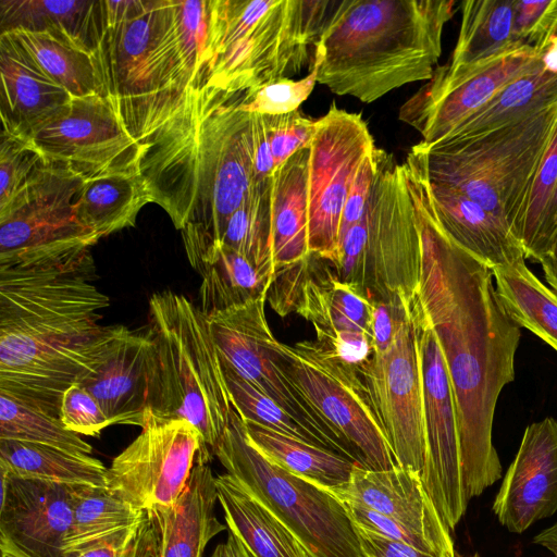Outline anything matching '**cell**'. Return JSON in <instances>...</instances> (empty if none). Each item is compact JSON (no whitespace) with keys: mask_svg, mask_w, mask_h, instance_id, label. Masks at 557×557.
Here are the masks:
<instances>
[{"mask_svg":"<svg viewBox=\"0 0 557 557\" xmlns=\"http://www.w3.org/2000/svg\"><path fill=\"white\" fill-rule=\"evenodd\" d=\"M492 273L510 320L557 351V294L533 274L525 260L492 269Z\"/></svg>","mask_w":557,"mask_h":557,"instance_id":"obj_36","label":"cell"},{"mask_svg":"<svg viewBox=\"0 0 557 557\" xmlns=\"http://www.w3.org/2000/svg\"><path fill=\"white\" fill-rule=\"evenodd\" d=\"M1 557H27L10 544L0 541Z\"/></svg>","mask_w":557,"mask_h":557,"instance_id":"obj_59","label":"cell"},{"mask_svg":"<svg viewBox=\"0 0 557 557\" xmlns=\"http://www.w3.org/2000/svg\"><path fill=\"white\" fill-rule=\"evenodd\" d=\"M454 0L333 1L314 47L317 83L371 103L404 85L430 81Z\"/></svg>","mask_w":557,"mask_h":557,"instance_id":"obj_4","label":"cell"},{"mask_svg":"<svg viewBox=\"0 0 557 557\" xmlns=\"http://www.w3.org/2000/svg\"><path fill=\"white\" fill-rule=\"evenodd\" d=\"M516 30L520 41L539 55L557 37V0H515Z\"/></svg>","mask_w":557,"mask_h":557,"instance_id":"obj_49","label":"cell"},{"mask_svg":"<svg viewBox=\"0 0 557 557\" xmlns=\"http://www.w3.org/2000/svg\"><path fill=\"white\" fill-rule=\"evenodd\" d=\"M456 557H481L478 553H474L472 555H469V556H463V555H460L458 553H456Z\"/></svg>","mask_w":557,"mask_h":557,"instance_id":"obj_61","label":"cell"},{"mask_svg":"<svg viewBox=\"0 0 557 557\" xmlns=\"http://www.w3.org/2000/svg\"><path fill=\"white\" fill-rule=\"evenodd\" d=\"M0 462L10 473L65 484L106 486L107 468L89 456L54 447L0 438Z\"/></svg>","mask_w":557,"mask_h":557,"instance_id":"obj_38","label":"cell"},{"mask_svg":"<svg viewBox=\"0 0 557 557\" xmlns=\"http://www.w3.org/2000/svg\"><path fill=\"white\" fill-rule=\"evenodd\" d=\"M214 456L226 473L292 531L310 557H364L345 505L327 490L264 457L249 442L233 407Z\"/></svg>","mask_w":557,"mask_h":557,"instance_id":"obj_10","label":"cell"},{"mask_svg":"<svg viewBox=\"0 0 557 557\" xmlns=\"http://www.w3.org/2000/svg\"><path fill=\"white\" fill-rule=\"evenodd\" d=\"M287 372L300 392L352 447L360 466L388 470L397 465L356 367L317 339L281 343Z\"/></svg>","mask_w":557,"mask_h":557,"instance_id":"obj_14","label":"cell"},{"mask_svg":"<svg viewBox=\"0 0 557 557\" xmlns=\"http://www.w3.org/2000/svg\"><path fill=\"white\" fill-rule=\"evenodd\" d=\"M375 148L361 114L332 103L317 120L309 145L308 243L310 253L330 263L338 256L344 206L362 160Z\"/></svg>","mask_w":557,"mask_h":557,"instance_id":"obj_16","label":"cell"},{"mask_svg":"<svg viewBox=\"0 0 557 557\" xmlns=\"http://www.w3.org/2000/svg\"><path fill=\"white\" fill-rule=\"evenodd\" d=\"M372 349L356 369L397 465L420 474L425 436L416 294H398L395 320L373 323Z\"/></svg>","mask_w":557,"mask_h":557,"instance_id":"obj_11","label":"cell"},{"mask_svg":"<svg viewBox=\"0 0 557 557\" xmlns=\"http://www.w3.org/2000/svg\"><path fill=\"white\" fill-rule=\"evenodd\" d=\"M264 116L276 172L294 153L309 147L317 120L302 115L299 110Z\"/></svg>","mask_w":557,"mask_h":557,"instance_id":"obj_48","label":"cell"},{"mask_svg":"<svg viewBox=\"0 0 557 557\" xmlns=\"http://www.w3.org/2000/svg\"><path fill=\"white\" fill-rule=\"evenodd\" d=\"M428 184L436 220L457 246L491 270L525 260L506 222L448 185L429 178Z\"/></svg>","mask_w":557,"mask_h":557,"instance_id":"obj_25","label":"cell"},{"mask_svg":"<svg viewBox=\"0 0 557 557\" xmlns=\"http://www.w3.org/2000/svg\"><path fill=\"white\" fill-rule=\"evenodd\" d=\"M216 500L211 468L195 462L177 500L154 513L160 524L159 557H202L210 540L226 529L214 513Z\"/></svg>","mask_w":557,"mask_h":557,"instance_id":"obj_28","label":"cell"},{"mask_svg":"<svg viewBox=\"0 0 557 557\" xmlns=\"http://www.w3.org/2000/svg\"><path fill=\"white\" fill-rule=\"evenodd\" d=\"M181 233L187 259L201 276L199 308L205 315L267 297L274 273L221 242L187 230Z\"/></svg>","mask_w":557,"mask_h":557,"instance_id":"obj_26","label":"cell"},{"mask_svg":"<svg viewBox=\"0 0 557 557\" xmlns=\"http://www.w3.org/2000/svg\"><path fill=\"white\" fill-rule=\"evenodd\" d=\"M148 511L139 510L106 486L79 484L65 541V554L75 557L99 542L140 522Z\"/></svg>","mask_w":557,"mask_h":557,"instance_id":"obj_39","label":"cell"},{"mask_svg":"<svg viewBox=\"0 0 557 557\" xmlns=\"http://www.w3.org/2000/svg\"><path fill=\"white\" fill-rule=\"evenodd\" d=\"M215 485L228 530L255 557H310L292 531L232 475L219 474Z\"/></svg>","mask_w":557,"mask_h":557,"instance_id":"obj_30","label":"cell"},{"mask_svg":"<svg viewBox=\"0 0 557 557\" xmlns=\"http://www.w3.org/2000/svg\"><path fill=\"white\" fill-rule=\"evenodd\" d=\"M2 131L28 138L58 116L73 97L52 81L9 34H0Z\"/></svg>","mask_w":557,"mask_h":557,"instance_id":"obj_24","label":"cell"},{"mask_svg":"<svg viewBox=\"0 0 557 557\" xmlns=\"http://www.w3.org/2000/svg\"><path fill=\"white\" fill-rule=\"evenodd\" d=\"M521 47L515 0H467L461 2L459 35L447 64L471 66Z\"/></svg>","mask_w":557,"mask_h":557,"instance_id":"obj_35","label":"cell"},{"mask_svg":"<svg viewBox=\"0 0 557 557\" xmlns=\"http://www.w3.org/2000/svg\"><path fill=\"white\" fill-rule=\"evenodd\" d=\"M15 39L37 65L73 98L106 96L96 53L62 32H4ZM1 34V33H0Z\"/></svg>","mask_w":557,"mask_h":557,"instance_id":"obj_31","label":"cell"},{"mask_svg":"<svg viewBox=\"0 0 557 557\" xmlns=\"http://www.w3.org/2000/svg\"><path fill=\"white\" fill-rule=\"evenodd\" d=\"M546 258H548L557 267V234L553 240L549 253Z\"/></svg>","mask_w":557,"mask_h":557,"instance_id":"obj_60","label":"cell"},{"mask_svg":"<svg viewBox=\"0 0 557 557\" xmlns=\"http://www.w3.org/2000/svg\"><path fill=\"white\" fill-rule=\"evenodd\" d=\"M556 103L557 75L540 64L506 85L443 140L482 134Z\"/></svg>","mask_w":557,"mask_h":557,"instance_id":"obj_37","label":"cell"},{"mask_svg":"<svg viewBox=\"0 0 557 557\" xmlns=\"http://www.w3.org/2000/svg\"><path fill=\"white\" fill-rule=\"evenodd\" d=\"M59 418L67 430L78 435L99 436L110 425L100 404L78 383L63 393Z\"/></svg>","mask_w":557,"mask_h":557,"instance_id":"obj_50","label":"cell"},{"mask_svg":"<svg viewBox=\"0 0 557 557\" xmlns=\"http://www.w3.org/2000/svg\"><path fill=\"white\" fill-rule=\"evenodd\" d=\"M175 47L190 86L203 85L210 0H169Z\"/></svg>","mask_w":557,"mask_h":557,"instance_id":"obj_44","label":"cell"},{"mask_svg":"<svg viewBox=\"0 0 557 557\" xmlns=\"http://www.w3.org/2000/svg\"><path fill=\"white\" fill-rule=\"evenodd\" d=\"M84 178L45 161L13 201L0 210V270L71 261L99 242L78 219Z\"/></svg>","mask_w":557,"mask_h":557,"instance_id":"obj_12","label":"cell"},{"mask_svg":"<svg viewBox=\"0 0 557 557\" xmlns=\"http://www.w3.org/2000/svg\"><path fill=\"white\" fill-rule=\"evenodd\" d=\"M267 297L207 317L220 359L260 392L276 401L310 431L326 449L357 463L359 457L323 418L289 376L284 355L269 326Z\"/></svg>","mask_w":557,"mask_h":557,"instance_id":"obj_13","label":"cell"},{"mask_svg":"<svg viewBox=\"0 0 557 557\" xmlns=\"http://www.w3.org/2000/svg\"><path fill=\"white\" fill-rule=\"evenodd\" d=\"M309 147L294 153L272 176V250L275 270L310 255L308 243Z\"/></svg>","mask_w":557,"mask_h":557,"instance_id":"obj_29","label":"cell"},{"mask_svg":"<svg viewBox=\"0 0 557 557\" xmlns=\"http://www.w3.org/2000/svg\"><path fill=\"white\" fill-rule=\"evenodd\" d=\"M45 161L28 138L1 132L0 210L13 201Z\"/></svg>","mask_w":557,"mask_h":557,"instance_id":"obj_45","label":"cell"},{"mask_svg":"<svg viewBox=\"0 0 557 557\" xmlns=\"http://www.w3.org/2000/svg\"><path fill=\"white\" fill-rule=\"evenodd\" d=\"M541 264L546 283L557 294V267L548 258L542 260Z\"/></svg>","mask_w":557,"mask_h":557,"instance_id":"obj_58","label":"cell"},{"mask_svg":"<svg viewBox=\"0 0 557 557\" xmlns=\"http://www.w3.org/2000/svg\"><path fill=\"white\" fill-rule=\"evenodd\" d=\"M540 64V55L525 46L471 66H437L401 106L399 120L421 135V144H437L506 85Z\"/></svg>","mask_w":557,"mask_h":557,"instance_id":"obj_18","label":"cell"},{"mask_svg":"<svg viewBox=\"0 0 557 557\" xmlns=\"http://www.w3.org/2000/svg\"><path fill=\"white\" fill-rule=\"evenodd\" d=\"M498 522L521 534L557 512V421L529 424L492 504Z\"/></svg>","mask_w":557,"mask_h":557,"instance_id":"obj_22","label":"cell"},{"mask_svg":"<svg viewBox=\"0 0 557 557\" xmlns=\"http://www.w3.org/2000/svg\"><path fill=\"white\" fill-rule=\"evenodd\" d=\"M153 345L148 333L106 326L89 370L76 383L100 404L110 425L143 428L150 409Z\"/></svg>","mask_w":557,"mask_h":557,"instance_id":"obj_21","label":"cell"},{"mask_svg":"<svg viewBox=\"0 0 557 557\" xmlns=\"http://www.w3.org/2000/svg\"><path fill=\"white\" fill-rule=\"evenodd\" d=\"M253 183L270 180L275 174L267 120L264 115L250 113Z\"/></svg>","mask_w":557,"mask_h":557,"instance_id":"obj_52","label":"cell"},{"mask_svg":"<svg viewBox=\"0 0 557 557\" xmlns=\"http://www.w3.org/2000/svg\"><path fill=\"white\" fill-rule=\"evenodd\" d=\"M317 84V71L301 79L281 78L257 88L247 89L242 109L260 115H283L297 111L308 99Z\"/></svg>","mask_w":557,"mask_h":557,"instance_id":"obj_46","label":"cell"},{"mask_svg":"<svg viewBox=\"0 0 557 557\" xmlns=\"http://www.w3.org/2000/svg\"><path fill=\"white\" fill-rule=\"evenodd\" d=\"M247 90L189 86L141 145L139 172L152 202L178 231L220 242L253 183Z\"/></svg>","mask_w":557,"mask_h":557,"instance_id":"obj_3","label":"cell"},{"mask_svg":"<svg viewBox=\"0 0 557 557\" xmlns=\"http://www.w3.org/2000/svg\"><path fill=\"white\" fill-rule=\"evenodd\" d=\"M294 312L312 324L317 341L324 345L345 332L372 338L373 302L342 282L326 260L312 253L306 261Z\"/></svg>","mask_w":557,"mask_h":557,"instance_id":"obj_27","label":"cell"},{"mask_svg":"<svg viewBox=\"0 0 557 557\" xmlns=\"http://www.w3.org/2000/svg\"><path fill=\"white\" fill-rule=\"evenodd\" d=\"M556 129L557 103L474 136L418 143L410 152L430 181L465 194L513 233Z\"/></svg>","mask_w":557,"mask_h":557,"instance_id":"obj_8","label":"cell"},{"mask_svg":"<svg viewBox=\"0 0 557 557\" xmlns=\"http://www.w3.org/2000/svg\"><path fill=\"white\" fill-rule=\"evenodd\" d=\"M342 503L360 506L455 552L450 530L426 493L420 474L396 466L369 470L356 465L348 483L327 490Z\"/></svg>","mask_w":557,"mask_h":557,"instance_id":"obj_23","label":"cell"},{"mask_svg":"<svg viewBox=\"0 0 557 557\" xmlns=\"http://www.w3.org/2000/svg\"><path fill=\"white\" fill-rule=\"evenodd\" d=\"M106 26L96 55L106 95L141 144L190 86L176 50L169 0H104Z\"/></svg>","mask_w":557,"mask_h":557,"instance_id":"obj_6","label":"cell"},{"mask_svg":"<svg viewBox=\"0 0 557 557\" xmlns=\"http://www.w3.org/2000/svg\"><path fill=\"white\" fill-rule=\"evenodd\" d=\"M379 151L380 149L375 147L366 156L356 172L343 210L339 242L345 233L361 220L368 208L377 171Z\"/></svg>","mask_w":557,"mask_h":557,"instance_id":"obj_51","label":"cell"},{"mask_svg":"<svg viewBox=\"0 0 557 557\" xmlns=\"http://www.w3.org/2000/svg\"><path fill=\"white\" fill-rule=\"evenodd\" d=\"M542 69L557 75V37L553 38L540 55Z\"/></svg>","mask_w":557,"mask_h":557,"instance_id":"obj_57","label":"cell"},{"mask_svg":"<svg viewBox=\"0 0 557 557\" xmlns=\"http://www.w3.org/2000/svg\"><path fill=\"white\" fill-rule=\"evenodd\" d=\"M210 557H255L242 540L231 530H228L225 542L220 543L214 548Z\"/></svg>","mask_w":557,"mask_h":557,"instance_id":"obj_54","label":"cell"},{"mask_svg":"<svg viewBox=\"0 0 557 557\" xmlns=\"http://www.w3.org/2000/svg\"><path fill=\"white\" fill-rule=\"evenodd\" d=\"M421 239L416 292L445 359L455 400L462 483L467 498L502 478L493 422L503 388L515 380L520 327L506 313L492 270L457 246L434 214L428 178L406 171Z\"/></svg>","mask_w":557,"mask_h":557,"instance_id":"obj_1","label":"cell"},{"mask_svg":"<svg viewBox=\"0 0 557 557\" xmlns=\"http://www.w3.org/2000/svg\"><path fill=\"white\" fill-rule=\"evenodd\" d=\"M0 438L35 443L77 455H90L92 447L51 416L0 391Z\"/></svg>","mask_w":557,"mask_h":557,"instance_id":"obj_41","label":"cell"},{"mask_svg":"<svg viewBox=\"0 0 557 557\" xmlns=\"http://www.w3.org/2000/svg\"><path fill=\"white\" fill-rule=\"evenodd\" d=\"M221 364L232 407L243 421L255 422L278 433L323 447L310 431L276 401L256 388L222 360Z\"/></svg>","mask_w":557,"mask_h":557,"instance_id":"obj_43","label":"cell"},{"mask_svg":"<svg viewBox=\"0 0 557 557\" xmlns=\"http://www.w3.org/2000/svg\"><path fill=\"white\" fill-rule=\"evenodd\" d=\"M532 543L544 547L549 553L557 550V521L534 535Z\"/></svg>","mask_w":557,"mask_h":557,"instance_id":"obj_56","label":"cell"},{"mask_svg":"<svg viewBox=\"0 0 557 557\" xmlns=\"http://www.w3.org/2000/svg\"><path fill=\"white\" fill-rule=\"evenodd\" d=\"M330 264L342 282L372 302L417 292L421 239L405 168L382 149L368 208L342 237Z\"/></svg>","mask_w":557,"mask_h":557,"instance_id":"obj_9","label":"cell"},{"mask_svg":"<svg viewBox=\"0 0 557 557\" xmlns=\"http://www.w3.org/2000/svg\"><path fill=\"white\" fill-rule=\"evenodd\" d=\"M149 202L152 197L139 170H127L84 180L75 209L79 221L101 239L134 226Z\"/></svg>","mask_w":557,"mask_h":557,"instance_id":"obj_33","label":"cell"},{"mask_svg":"<svg viewBox=\"0 0 557 557\" xmlns=\"http://www.w3.org/2000/svg\"><path fill=\"white\" fill-rule=\"evenodd\" d=\"M332 0H210L203 85L257 88L312 66Z\"/></svg>","mask_w":557,"mask_h":557,"instance_id":"obj_5","label":"cell"},{"mask_svg":"<svg viewBox=\"0 0 557 557\" xmlns=\"http://www.w3.org/2000/svg\"><path fill=\"white\" fill-rule=\"evenodd\" d=\"M106 18L104 0H0V33L14 29L62 32L95 53Z\"/></svg>","mask_w":557,"mask_h":557,"instance_id":"obj_32","label":"cell"},{"mask_svg":"<svg viewBox=\"0 0 557 557\" xmlns=\"http://www.w3.org/2000/svg\"><path fill=\"white\" fill-rule=\"evenodd\" d=\"M556 185L557 129L536 171L524 207L513 227V234L523 248L525 259L534 262L541 263L545 258L542 244L543 231Z\"/></svg>","mask_w":557,"mask_h":557,"instance_id":"obj_42","label":"cell"},{"mask_svg":"<svg viewBox=\"0 0 557 557\" xmlns=\"http://www.w3.org/2000/svg\"><path fill=\"white\" fill-rule=\"evenodd\" d=\"M263 271L275 273L272 250V177L252 184L233 212L220 240Z\"/></svg>","mask_w":557,"mask_h":557,"instance_id":"obj_40","label":"cell"},{"mask_svg":"<svg viewBox=\"0 0 557 557\" xmlns=\"http://www.w3.org/2000/svg\"><path fill=\"white\" fill-rule=\"evenodd\" d=\"M160 524L152 512H147L137 524L125 529L75 557H159Z\"/></svg>","mask_w":557,"mask_h":557,"instance_id":"obj_47","label":"cell"},{"mask_svg":"<svg viewBox=\"0 0 557 557\" xmlns=\"http://www.w3.org/2000/svg\"><path fill=\"white\" fill-rule=\"evenodd\" d=\"M417 335L423 393L425 460L422 484L450 531L467 511L457 414L438 338L417 297Z\"/></svg>","mask_w":557,"mask_h":557,"instance_id":"obj_17","label":"cell"},{"mask_svg":"<svg viewBox=\"0 0 557 557\" xmlns=\"http://www.w3.org/2000/svg\"><path fill=\"white\" fill-rule=\"evenodd\" d=\"M148 318L153 345L150 410L158 418L193 424L210 461L232 404L207 315L186 296L163 290L150 297Z\"/></svg>","mask_w":557,"mask_h":557,"instance_id":"obj_7","label":"cell"},{"mask_svg":"<svg viewBox=\"0 0 557 557\" xmlns=\"http://www.w3.org/2000/svg\"><path fill=\"white\" fill-rule=\"evenodd\" d=\"M195 462H209L198 430L149 409L139 435L107 468L106 487L139 510L160 512L177 500Z\"/></svg>","mask_w":557,"mask_h":557,"instance_id":"obj_15","label":"cell"},{"mask_svg":"<svg viewBox=\"0 0 557 557\" xmlns=\"http://www.w3.org/2000/svg\"><path fill=\"white\" fill-rule=\"evenodd\" d=\"M557 234V185L554 191V195L552 197V200L549 202L544 231H543V250L545 258L548 256L553 240ZM544 258V259H545ZM543 259V260H544Z\"/></svg>","mask_w":557,"mask_h":557,"instance_id":"obj_55","label":"cell"},{"mask_svg":"<svg viewBox=\"0 0 557 557\" xmlns=\"http://www.w3.org/2000/svg\"><path fill=\"white\" fill-rule=\"evenodd\" d=\"M249 442L270 461L325 490L349 482L356 461L330 449L243 421Z\"/></svg>","mask_w":557,"mask_h":557,"instance_id":"obj_34","label":"cell"},{"mask_svg":"<svg viewBox=\"0 0 557 557\" xmlns=\"http://www.w3.org/2000/svg\"><path fill=\"white\" fill-rule=\"evenodd\" d=\"M550 554L553 555V557H557V550H554Z\"/></svg>","mask_w":557,"mask_h":557,"instance_id":"obj_62","label":"cell"},{"mask_svg":"<svg viewBox=\"0 0 557 557\" xmlns=\"http://www.w3.org/2000/svg\"><path fill=\"white\" fill-rule=\"evenodd\" d=\"M28 139L46 161L64 165L84 180L139 170L141 145L106 96L73 98Z\"/></svg>","mask_w":557,"mask_h":557,"instance_id":"obj_19","label":"cell"},{"mask_svg":"<svg viewBox=\"0 0 557 557\" xmlns=\"http://www.w3.org/2000/svg\"><path fill=\"white\" fill-rule=\"evenodd\" d=\"M355 527L364 557H436L407 543L386 537L356 524Z\"/></svg>","mask_w":557,"mask_h":557,"instance_id":"obj_53","label":"cell"},{"mask_svg":"<svg viewBox=\"0 0 557 557\" xmlns=\"http://www.w3.org/2000/svg\"><path fill=\"white\" fill-rule=\"evenodd\" d=\"M0 541L27 557H67L77 486L17 476L0 462Z\"/></svg>","mask_w":557,"mask_h":557,"instance_id":"obj_20","label":"cell"},{"mask_svg":"<svg viewBox=\"0 0 557 557\" xmlns=\"http://www.w3.org/2000/svg\"><path fill=\"white\" fill-rule=\"evenodd\" d=\"M89 251L59 264L0 270V391L59 417L63 393L89 370L109 297Z\"/></svg>","mask_w":557,"mask_h":557,"instance_id":"obj_2","label":"cell"}]
</instances>
